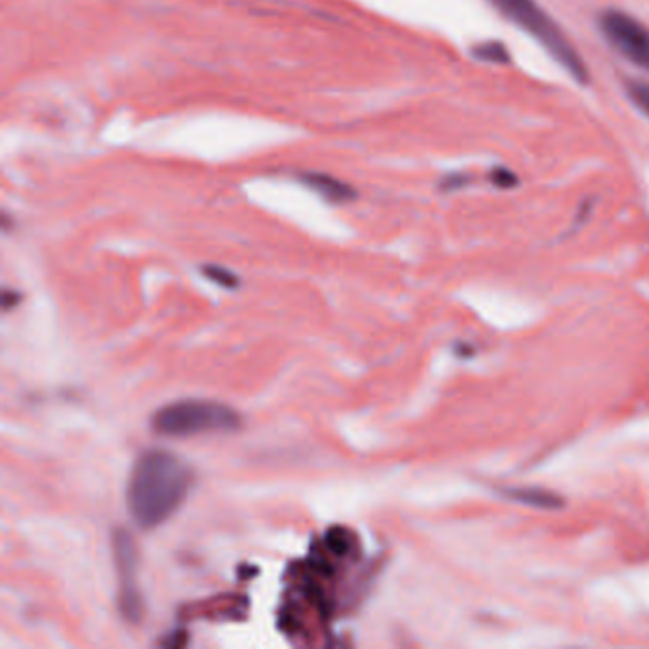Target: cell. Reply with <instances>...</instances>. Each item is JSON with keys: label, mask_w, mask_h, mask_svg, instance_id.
Returning a JSON list of instances; mask_svg holds the SVG:
<instances>
[{"label": "cell", "mask_w": 649, "mask_h": 649, "mask_svg": "<svg viewBox=\"0 0 649 649\" xmlns=\"http://www.w3.org/2000/svg\"><path fill=\"white\" fill-rule=\"evenodd\" d=\"M195 475L180 457L164 450L145 452L135 461L126 488V505L143 530L166 522L193 488Z\"/></svg>", "instance_id": "1"}, {"label": "cell", "mask_w": 649, "mask_h": 649, "mask_svg": "<svg viewBox=\"0 0 649 649\" xmlns=\"http://www.w3.org/2000/svg\"><path fill=\"white\" fill-rule=\"evenodd\" d=\"M492 3L503 16L515 21L527 35H532L539 44H543V48L577 83H589L587 63L579 56V52L567 40L560 27L552 21V18L535 0H492Z\"/></svg>", "instance_id": "2"}, {"label": "cell", "mask_w": 649, "mask_h": 649, "mask_svg": "<svg viewBox=\"0 0 649 649\" xmlns=\"http://www.w3.org/2000/svg\"><path fill=\"white\" fill-rule=\"evenodd\" d=\"M240 425L242 417L231 405L204 398L172 402L153 415V429L158 435L175 438L235 430Z\"/></svg>", "instance_id": "3"}, {"label": "cell", "mask_w": 649, "mask_h": 649, "mask_svg": "<svg viewBox=\"0 0 649 649\" xmlns=\"http://www.w3.org/2000/svg\"><path fill=\"white\" fill-rule=\"evenodd\" d=\"M600 31L619 53L649 71V27L627 12L607 10L600 16Z\"/></svg>", "instance_id": "4"}, {"label": "cell", "mask_w": 649, "mask_h": 649, "mask_svg": "<svg viewBox=\"0 0 649 649\" xmlns=\"http://www.w3.org/2000/svg\"><path fill=\"white\" fill-rule=\"evenodd\" d=\"M113 557L118 575V604L120 613L130 623H140L143 617V600L135 583L138 572V550L133 545V537L126 530H115L113 533Z\"/></svg>", "instance_id": "5"}, {"label": "cell", "mask_w": 649, "mask_h": 649, "mask_svg": "<svg viewBox=\"0 0 649 649\" xmlns=\"http://www.w3.org/2000/svg\"><path fill=\"white\" fill-rule=\"evenodd\" d=\"M301 180L308 188H313V191L318 193L322 198H326L328 202H335V204L357 198V191L353 188V185L337 180L330 173L305 172L301 175Z\"/></svg>", "instance_id": "6"}, {"label": "cell", "mask_w": 649, "mask_h": 649, "mask_svg": "<svg viewBox=\"0 0 649 649\" xmlns=\"http://www.w3.org/2000/svg\"><path fill=\"white\" fill-rule=\"evenodd\" d=\"M505 495L512 501H518L527 507L543 509V510H557L564 507L562 495L543 490V488H512L507 490Z\"/></svg>", "instance_id": "7"}, {"label": "cell", "mask_w": 649, "mask_h": 649, "mask_svg": "<svg viewBox=\"0 0 649 649\" xmlns=\"http://www.w3.org/2000/svg\"><path fill=\"white\" fill-rule=\"evenodd\" d=\"M472 56L477 60H482L485 63H495V65H509L510 63V53L507 46L499 40H488V43H480L472 48Z\"/></svg>", "instance_id": "8"}, {"label": "cell", "mask_w": 649, "mask_h": 649, "mask_svg": "<svg viewBox=\"0 0 649 649\" xmlns=\"http://www.w3.org/2000/svg\"><path fill=\"white\" fill-rule=\"evenodd\" d=\"M630 100L637 103L640 109L649 116V83H642V80H632L627 86Z\"/></svg>", "instance_id": "9"}, {"label": "cell", "mask_w": 649, "mask_h": 649, "mask_svg": "<svg viewBox=\"0 0 649 649\" xmlns=\"http://www.w3.org/2000/svg\"><path fill=\"white\" fill-rule=\"evenodd\" d=\"M490 181L499 188H512L518 185V175L509 168H493L490 172Z\"/></svg>", "instance_id": "10"}, {"label": "cell", "mask_w": 649, "mask_h": 649, "mask_svg": "<svg viewBox=\"0 0 649 649\" xmlns=\"http://www.w3.org/2000/svg\"><path fill=\"white\" fill-rule=\"evenodd\" d=\"M204 275L210 280H215L218 284H221V286H228V288L236 286V282H238L231 270L221 268V267H204Z\"/></svg>", "instance_id": "11"}, {"label": "cell", "mask_w": 649, "mask_h": 649, "mask_svg": "<svg viewBox=\"0 0 649 649\" xmlns=\"http://www.w3.org/2000/svg\"><path fill=\"white\" fill-rule=\"evenodd\" d=\"M328 543H330L332 550H333V552H337V554H343V552H347V549H349L347 537H345V533H343L341 530H333V532L328 535Z\"/></svg>", "instance_id": "12"}, {"label": "cell", "mask_w": 649, "mask_h": 649, "mask_svg": "<svg viewBox=\"0 0 649 649\" xmlns=\"http://www.w3.org/2000/svg\"><path fill=\"white\" fill-rule=\"evenodd\" d=\"M467 183H469L467 175H463V173H452V175H448V178H445L442 181V188H445V191H453V188L465 187Z\"/></svg>", "instance_id": "13"}]
</instances>
